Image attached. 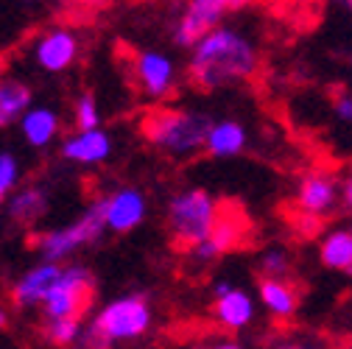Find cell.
<instances>
[{
	"label": "cell",
	"instance_id": "4",
	"mask_svg": "<svg viewBox=\"0 0 352 349\" xmlns=\"http://www.w3.org/2000/svg\"><path fill=\"white\" fill-rule=\"evenodd\" d=\"M221 210L224 204L204 188H188L173 193L165 207V224L173 243L188 251L190 246L207 240L218 224V218H221Z\"/></svg>",
	"mask_w": 352,
	"mask_h": 349
},
{
	"label": "cell",
	"instance_id": "29",
	"mask_svg": "<svg viewBox=\"0 0 352 349\" xmlns=\"http://www.w3.org/2000/svg\"><path fill=\"white\" fill-rule=\"evenodd\" d=\"M274 349H316L311 341H305V338H285V341H280Z\"/></svg>",
	"mask_w": 352,
	"mask_h": 349
},
{
	"label": "cell",
	"instance_id": "7",
	"mask_svg": "<svg viewBox=\"0 0 352 349\" xmlns=\"http://www.w3.org/2000/svg\"><path fill=\"white\" fill-rule=\"evenodd\" d=\"M246 238H249V218L241 210H227V204H224L221 218H218L212 235L207 240L190 246L188 249V260L193 266H199V269L210 266V263H215L218 257H224L227 251L243 246Z\"/></svg>",
	"mask_w": 352,
	"mask_h": 349
},
{
	"label": "cell",
	"instance_id": "11",
	"mask_svg": "<svg viewBox=\"0 0 352 349\" xmlns=\"http://www.w3.org/2000/svg\"><path fill=\"white\" fill-rule=\"evenodd\" d=\"M81 51L78 34L70 28H48L45 34H39L34 48H31V59L36 62L39 70L45 73H65L76 65Z\"/></svg>",
	"mask_w": 352,
	"mask_h": 349
},
{
	"label": "cell",
	"instance_id": "23",
	"mask_svg": "<svg viewBox=\"0 0 352 349\" xmlns=\"http://www.w3.org/2000/svg\"><path fill=\"white\" fill-rule=\"evenodd\" d=\"M81 335H84V322L81 319L45 322V338L54 346H76V344H81Z\"/></svg>",
	"mask_w": 352,
	"mask_h": 349
},
{
	"label": "cell",
	"instance_id": "20",
	"mask_svg": "<svg viewBox=\"0 0 352 349\" xmlns=\"http://www.w3.org/2000/svg\"><path fill=\"white\" fill-rule=\"evenodd\" d=\"M34 93L17 76H0V128H9L25 117L31 109Z\"/></svg>",
	"mask_w": 352,
	"mask_h": 349
},
{
	"label": "cell",
	"instance_id": "25",
	"mask_svg": "<svg viewBox=\"0 0 352 349\" xmlns=\"http://www.w3.org/2000/svg\"><path fill=\"white\" fill-rule=\"evenodd\" d=\"M20 188V159L12 151H0V204Z\"/></svg>",
	"mask_w": 352,
	"mask_h": 349
},
{
	"label": "cell",
	"instance_id": "32",
	"mask_svg": "<svg viewBox=\"0 0 352 349\" xmlns=\"http://www.w3.org/2000/svg\"><path fill=\"white\" fill-rule=\"evenodd\" d=\"M257 0H232V12H241V9H249V6H254Z\"/></svg>",
	"mask_w": 352,
	"mask_h": 349
},
{
	"label": "cell",
	"instance_id": "13",
	"mask_svg": "<svg viewBox=\"0 0 352 349\" xmlns=\"http://www.w3.org/2000/svg\"><path fill=\"white\" fill-rule=\"evenodd\" d=\"M62 271L65 269L59 263H48V260L36 263L23 277H17V282L12 285V291H9L12 304H14V308H20V311H25V308H42V302H45V296L51 293V288L62 277Z\"/></svg>",
	"mask_w": 352,
	"mask_h": 349
},
{
	"label": "cell",
	"instance_id": "28",
	"mask_svg": "<svg viewBox=\"0 0 352 349\" xmlns=\"http://www.w3.org/2000/svg\"><path fill=\"white\" fill-rule=\"evenodd\" d=\"M199 349H246L241 341H235V338H210V341H201L199 344Z\"/></svg>",
	"mask_w": 352,
	"mask_h": 349
},
{
	"label": "cell",
	"instance_id": "30",
	"mask_svg": "<svg viewBox=\"0 0 352 349\" xmlns=\"http://www.w3.org/2000/svg\"><path fill=\"white\" fill-rule=\"evenodd\" d=\"M341 196H344V204L352 210V170L344 177V182H341Z\"/></svg>",
	"mask_w": 352,
	"mask_h": 349
},
{
	"label": "cell",
	"instance_id": "12",
	"mask_svg": "<svg viewBox=\"0 0 352 349\" xmlns=\"http://www.w3.org/2000/svg\"><path fill=\"white\" fill-rule=\"evenodd\" d=\"M341 196V182L330 170H311L296 182V210L324 218L336 210Z\"/></svg>",
	"mask_w": 352,
	"mask_h": 349
},
{
	"label": "cell",
	"instance_id": "18",
	"mask_svg": "<svg viewBox=\"0 0 352 349\" xmlns=\"http://www.w3.org/2000/svg\"><path fill=\"white\" fill-rule=\"evenodd\" d=\"M249 146V135L243 123L232 120V117H224V120H215L210 126V135H207V154L215 157V159H232L238 154H243Z\"/></svg>",
	"mask_w": 352,
	"mask_h": 349
},
{
	"label": "cell",
	"instance_id": "9",
	"mask_svg": "<svg viewBox=\"0 0 352 349\" xmlns=\"http://www.w3.org/2000/svg\"><path fill=\"white\" fill-rule=\"evenodd\" d=\"M227 12H232V0H185V9L173 28V42L190 51L210 31L224 25Z\"/></svg>",
	"mask_w": 352,
	"mask_h": 349
},
{
	"label": "cell",
	"instance_id": "2",
	"mask_svg": "<svg viewBox=\"0 0 352 349\" xmlns=\"http://www.w3.org/2000/svg\"><path fill=\"white\" fill-rule=\"evenodd\" d=\"M210 126L212 120L204 112L179 109V106H157L146 112L140 132L162 157L185 162L207 148Z\"/></svg>",
	"mask_w": 352,
	"mask_h": 349
},
{
	"label": "cell",
	"instance_id": "35",
	"mask_svg": "<svg viewBox=\"0 0 352 349\" xmlns=\"http://www.w3.org/2000/svg\"><path fill=\"white\" fill-rule=\"evenodd\" d=\"M349 229H352V227H349Z\"/></svg>",
	"mask_w": 352,
	"mask_h": 349
},
{
	"label": "cell",
	"instance_id": "8",
	"mask_svg": "<svg viewBox=\"0 0 352 349\" xmlns=\"http://www.w3.org/2000/svg\"><path fill=\"white\" fill-rule=\"evenodd\" d=\"M131 78L148 101H165L176 90V65L168 54L143 48L131 54Z\"/></svg>",
	"mask_w": 352,
	"mask_h": 349
},
{
	"label": "cell",
	"instance_id": "26",
	"mask_svg": "<svg viewBox=\"0 0 352 349\" xmlns=\"http://www.w3.org/2000/svg\"><path fill=\"white\" fill-rule=\"evenodd\" d=\"M291 229L299 235V238H316L322 232V218L311 215V212H302V210H294L291 215Z\"/></svg>",
	"mask_w": 352,
	"mask_h": 349
},
{
	"label": "cell",
	"instance_id": "21",
	"mask_svg": "<svg viewBox=\"0 0 352 349\" xmlns=\"http://www.w3.org/2000/svg\"><path fill=\"white\" fill-rule=\"evenodd\" d=\"M319 260L330 271H341L352 277V229H330L319 240Z\"/></svg>",
	"mask_w": 352,
	"mask_h": 349
},
{
	"label": "cell",
	"instance_id": "34",
	"mask_svg": "<svg viewBox=\"0 0 352 349\" xmlns=\"http://www.w3.org/2000/svg\"><path fill=\"white\" fill-rule=\"evenodd\" d=\"M344 3H349V6H352V0H344Z\"/></svg>",
	"mask_w": 352,
	"mask_h": 349
},
{
	"label": "cell",
	"instance_id": "19",
	"mask_svg": "<svg viewBox=\"0 0 352 349\" xmlns=\"http://www.w3.org/2000/svg\"><path fill=\"white\" fill-rule=\"evenodd\" d=\"M20 132L31 148H45L59 137L62 117L51 106H31L25 112V117L20 120Z\"/></svg>",
	"mask_w": 352,
	"mask_h": 349
},
{
	"label": "cell",
	"instance_id": "27",
	"mask_svg": "<svg viewBox=\"0 0 352 349\" xmlns=\"http://www.w3.org/2000/svg\"><path fill=\"white\" fill-rule=\"evenodd\" d=\"M333 112H336V117H338L341 123L352 126V93L341 90V93L336 95V101H333Z\"/></svg>",
	"mask_w": 352,
	"mask_h": 349
},
{
	"label": "cell",
	"instance_id": "6",
	"mask_svg": "<svg viewBox=\"0 0 352 349\" xmlns=\"http://www.w3.org/2000/svg\"><path fill=\"white\" fill-rule=\"evenodd\" d=\"M96 296V277L87 266H67L42 302V319H84Z\"/></svg>",
	"mask_w": 352,
	"mask_h": 349
},
{
	"label": "cell",
	"instance_id": "16",
	"mask_svg": "<svg viewBox=\"0 0 352 349\" xmlns=\"http://www.w3.org/2000/svg\"><path fill=\"white\" fill-rule=\"evenodd\" d=\"M257 299L274 319L288 322L299 313V291L291 280H260L257 282Z\"/></svg>",
	"mask_w": 352,
	"mask_h": 349
},
{
	"label": "cell",
	"instance_id": "3",
	"mask_svg": "<svg viewBox=\"0 0 352 349\" xmlns=\"http://www.w3.org/2000/svg\"><path fill=\"white\" fill-rule=\"evenodd\" d=\"M154 324V311L146 296L129 293L98 311L90 327H84L81 346L84 349H112L123 341L143 338Z\"/></svg>",
	"mask_w": 352,
	"mask_h": 349
},
{
	"label": "cell",
	"instance_id": "1",
	"mask_svg": "<svg viewBox=\"0 0 352 349\" xmlns=\"http://www.w3.org/2000/svg\"><path fill=\"white\" fill-rule=\"evenodd\" d=\"M260 70L257 42L235 25H218L190 48L188 81L196 90L215 93L254 78Z\"/></svg>",
	"mask_w": 352,
	"mask_h": 349
},
{
	"label": "cell",
	"instance_id": "33",
	"mask_svg": "<svg viewBox=\"0 0 352 349\" xmlns=\"http://www.w3.org/2000/svg\"><path fill=\"white\" fill-rule=\"evenodd\" d=\"M9 327V311L3 308V304H0V333H3Z\"/></svg>",
	"mask_w": 352,
	"mask_h": 349
},
{
	"label": "cell",
	"instance_id": "15",
	"mask_svg": "<svg viewBox=\"0 0 352 349\" xmlns=\"http://www.w3.org/2000/svg\"><path fill=\"white\" fill-rule=\"evenodd\" d=\"M112 154V137L104 128H90V132H73L62 143V157L76 165H101Z\"/></svg>",
	"mask_w": 352,
	"mask_h": 349
},
{
	"label": "cell",
	"instance_id": "22",
	"mask_svg": "<svg viewBox=\"0 0 352 349\" xmlns=\"http://www.w3.org/2000/svg\"><path fill=\"white\" fill-rule=\"evenodd\" d=\"M291 269H294V260H291L288 249H283V246H269L257 260L260 280H288Z\"/></svg>",
	"mask_w": 352,
	"mask_h": 349
},
{
	"label": "cell",
	"instance_id": "5",
	"mask_svg": "<svg viewBox=\"0 0 352 349\" xmlns=\"http://www.w3.org/2000/svg\"><path fill=\"white\" fill-rule=\"evenodd\" d=\"M104 229H107V196H98L96 201L87 204V210L76 218V221H70L59 229L36 235L34 246L48 263H62L65 257L76 254L78 249L98 243Z\"/></svg>",
	"mask_w": 352,
	"mask_h": 349
},
{
	"label": "cell",
	"instance_id": "14",
	"mask_svg": "<svg viewBox=\"0 0 352 349\" xmlns=\"http://www.w3.org/2000/svg\"><path fill=\"white\" fill-rule=\"evenodd\" d=\"M148 201L140 188H120L107 196V229L126 235L146 221Z\"/></svg>",
	"mask_w": 352,
	"mask_h": 349
},
{
	"label": "cell",
	"instance_id": "10",
	"mask_svg": "<svg viewBox=\"0 0 352 349\" xmlns=\"http://www.w3.org/2000/svg\"><path fill=\"white\" fill-rule=\"evenodd\" d=\"M212 299H215L212 302V319L221 330L238 333V330H246L254 322L257 299L249 291H243L232 282H215Z\"/></svg>",
	"mask_w": 352,
	"mask_h": 349
},
{
	"label": "cell",
	"instance_id": "31",
	"mask_svg": "<svg viewBox=\"0 0 352 349\" xmlns=\"http://www.w3.org/2000/svg\"><path fill=\"white\" fill-rule=\"evenodd\" d=\"M78 6H87V9H101V6H107L109 0H76Z\"/></svg>",
	"mask_w": 352,
	"mask_h": 349
},
{
	"label": "cell",
	"instance_id": "17",
	"mask_svg": "<svg viewBox=\"0 0 352 349\" xmlns=\"http://www.w3.org/2000/svg\"><path fill=\"white\" fill-rule=\"evenodd\" d=\"M45 212H48V193L39 185H20L6 201V215L12 218V224L23 229L34 227Z\"/></svg>",
	"mask_w": 352,
	"mask_h": 349
},
{
	"label": "cell",
	"instance_id": "24",
	"mask_svg": "<svg viewBox=\"0 0 352 349\" xmlns=\"http://www.w3.org/2000/svg\"><path fill=\"white\" fill-rule=\"evenodd\" d=\"M73 123H76V132H90V128H101V109L96 95L90 93H81L73 104Z\"/></svg>",
	"mask_w": 352,
	"mask_h": 349
}]
</instances>
